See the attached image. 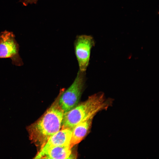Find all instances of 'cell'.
<instances>
[{
	"label": "cell",
	"mask_w": 159,
	"mask_h": 159,
	"mask_svg": "<svg viewBox=\"0 0 159 159\" xmlns=\"http://www.w3.org/2000/svg\"><path fill=\"white\" fill-rule=\"evenodd\" d=\"M95 43L90 35L77 36L74 42L75 53L78 61L79 70L85 72L89 64L91 49Z\"/></svg>",
	"instance_id": "5"
},
{
	"label": "cell",
	"mask_w": 159,
	"mask_h": 159,
	"mask_svg": "<svg viewBox=\"0 0 159 159\" xmlns=\"http://www.w3.org/2000/svg\"><path fill=\"white\" fill-rule=\"evenodd\" d=\"M112 100L106 99L104 93L99 92L90 96L85 101L64 113L62 129H72L80 122L92 117L101 110L106 109Z\"/></svg>",
	"instance_id": "2"
},
{
	"label": "cell",
	"mask_w": 159,
	"mask_h": 159,
	"mask_svg": "<svg viewBox=\"0 0 159 159\" xmlns=\"http://www.w3.org/2000/svg\"><path fill=\"white\" fill-rule=\"evenodd\" d=\"M19 46L13 33L6 30L0 34V59L10 58L14 65L23 64L19 54Z\"/></svg>",
	"instance_id": "4"
},
{
	"label": "cell",
	"mask_w": 159,
	"mask_h": 159,
	"mask_svg": "<svg viewBox=\"0 0 159 159\" xmlns=\"http://www.w3.org/2000/svg\"><path fill=\"white\" fill-rule=\"evenodd\" d=\"M38 0H20V1L25 6L29 4H36Z\"/></svg>",
	"instance_id": "9"
},
{
	"label": "cell",
	"mask_w": 159,
	"mask_h": 159,
	"mask_svg": "<svg viewBox=\"0 0 159 159\" xmlns=\"http://www.w3.org/2000/svg\"><path fill=\"white\" fill-rule=\"evenodd\" d=\"M93 118H90L80 122L72 129L69 145L71 148L80 143L88 133L91 126Z\"/></svg>",
	"instance_id": "7"
},
{
	"label": "cell",
	"mask_w": 159,
	"mask_h": 159,
	"mask_svg": "<svg viewBox=\"0 0 159 159\" xmlns=\"http://www.w3.org/2000/svg\"><path fill=\"white\" fill-rule=\"evenodd\" d=\"M85 72L79 70L72 84L67 90L64 88L60 96L59 104L64 113L75 107L79 104L85 87Z\"/></svg>",
	"instance_id": "3"
},
{
	"label": "cell",
	"mask_w": 159,
	"mask_h": 159,
	"mask_svg": "<svg viewBox=\"0 0 159 159\" xmlns=\"http://www.w3.org/2000/svg\"><path fill=\"white\" fill-rule=\"evenodd\" d=\"M64 89H60L54 101L42 116L27 127L30 140L39 150L61 127L64 113L59 105V100Z\"/></svg>",
	"instance_id": "1"
},
{
	"label": "cell",
	"mask_w": 159,
	"mask_h": 159,
	"mask_svg": "<svg viewBox=\"0 0 159 159\" xmlns=\"http://www.w3.org/2000/svg\"><path fill=\"white\" fill-rule=\"evenodd\" d=\"M72 148L69 145L55 147L49 150L42 159H73Z\"/></svg>",
	"instance_id": "8"
},
{
	"label": "cell",
	"mask_w": 159,
	"mask_h": 159,
	"mask_svg": "<svg viewBox=\"0 0 159 159\" xmlns=\"http://www.w3.org/2000/svg\"><path fill=\"white\" fill-rule=\"evenodd\" d=\"M72 129H62L51 136L44 145L38 151L34 158L41 159L50 149L58 146L69 145Z\"/></svg>",
	"instance_id": "6"
}]
</instances>
